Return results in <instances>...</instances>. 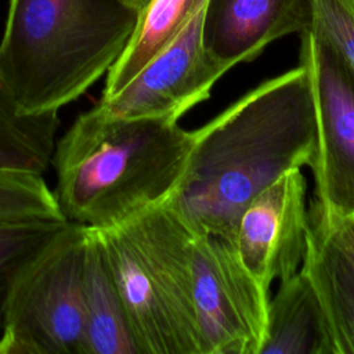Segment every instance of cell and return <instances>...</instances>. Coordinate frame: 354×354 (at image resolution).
<instances>
[{
    "label": "cell",
    "instance_id": "obj_1",
    "mask_svg": "<svg viewBox=\"0 0 354 354\" xmlns=\"http://www.w3.org/2000/svg\"><path fill=\"white\" fill-rule=\"evenodd\" d=\"M315 149L311 80L299 62L192 130L188 169L174 201L196 232L234 239L253 196L285 171L310 167Z\"/></svg>",
    "mask_w": 354,
    "mask_h": 354
},
{
    "label": "cell",
    "instance_id": "obj_2",
    "mask_svg": "<svg viewBox=\"0 0 354 354\" xmlns=\"http://www.w3.org/2000/svg\"><path fill=\"white\" fill-rule=\"evenodd\" d=\"M191 151L192 131L178 122L118 116L98 101L57 140L53 192L66 221L112 228L173 195Z\"/></svg>",
    "mask_w": 354,
    "mask_h": 354
},
{
    "label": "cell",
    "instance_id": "obj_3",
    "mask_svg": "<svg viewBox=\"0 0 354 354\" xmlns=\"http://www.w3.org/2000/svg\"><path fill=\"white\" fill-rule=\"evenodd\" d=\"M140 8L123 0H10L0 77L29 112H58L106 76Z\"/></svg>",
    "mask_w": 354,
    "mask_h": 354
},
{
    "label": "cell",
    "instance_id": "obj_4",
    "mask_svg": "<svg viewBox=\"0 0 354 354\" xmlns=\"http://www.w3.org/2000/svg\"><path fill=\"white\" fill-rule=\"evenodd\" d=\"M97 232L140 354H205L192 289L195 231L174 196Z\"/></svg>",
    "mask_w": 354,
    "mask_h": 354
},
{
    "label": "cell",
    "instance_id": "obj_5",
    "mask_svg": "<svg viewBox=\"0 0 354 354\" xmlns=\"http://www.w3.org/2000/svg\"><path fill=\"white\" fill-rule=\"evenodd\" d=\"M87 228L69 223L15 279L0 354H86L83 257Z\"/></svg>",
    "mask_w": 354,
    "mask_h": 354
},
{
    "label": "cell",
    "instance_id": "obj_6",
    "mask_svg": "<svg viewBox=\"0 0 354 354\" xmlns=\"http://www.w3.org/2000/svg\"><path fill=\"white\" fill-rule=\"evenodd\" d=\"M191 264L205 354H260L270 290L249 271L235 241L195 231Z\"/></svg>",
    "mask_w": 354,
    "mask_h": 354
},
{
    "label": "cell",
    "instance_id": "obj_7",
    "mask_svg": "<svg viewBox=\"0 0 354 354\" xmlns=\"http://www.w3.org/2000/svg\"><path fill=\"white\" fill-rule=\"evenodd\" d=\"M206 0H201L178 35L122 90L100 102L123 118L176 120L210 97L231 66L213 57L202 39Z\"/></svg>",
    "mask_w": 354,
    "mask_h": 354
},
{
    "label": "cell",
    "instance_id": "obj_8",
    "mask_svg": "<svg viewBox=\"0 0 354 354\" xmlns=\"http://www.w3.org/2000/svg\"><path fill=\"white\" fill-rule=\"evenodd\" d=\"M300 62L310 73L317 119L313 202L328 216L354 217V90L308 30L300 33Z\"/></svg>",
    "mask_w": 354,
    "mask_h": 354
},
{
    "label": "cell",
    "instance_id": "obj_9",
    "mask_svg": "<svg viewBox=\"0 0 354 354\" xmlns=\"http://www.w3.org/2000/svg\"><path fill=\"white\" fill-rule=\"evenodd\" d=\"M307 184L300 169H290L263 188L243 209L235 245L254 278L270 290L301 267L310 216Z\"/></svg>",
    "mask_w": 354,
    "mask_h": 354
},
{
    "label": "cell",
    "instance_id": "obj_10",
    "mask_svg": "<svg viewBox=\"0 0 354 354\" xmlns=\"http://www.w3.org/2000/svg\"><path fill=\"white\" fill-rule=\"evenodd\" d=\"M308 26V0H206L202 39L213 57L234 68Z\"/></svg>",
    "mask_w": 354,
    "mask_h": 354
},
{
    "label": "cell",
    "instance_id": "obj_11",
    "mask_svg": "<svg viewBox=\"0 0 354 354\" xmlns=\"http://www.w3.org/2000/svg\"><path fill=\"white\" fill-rule=\"evenodd\" d=\"M301 270L315 293L326 336L328 354H354V256L332 223L314 203Z\"/></svg>",
    "mask_w": 354,
    "mask_h": 354
},
{
    "label": "cell",
    "instance_id": "obj_12",
    "mask_svg": "<svg viewBox=\"0 0 354 354\" xmlns=\"http://www.w3.org/2000/svg\"><path fill=\"white\" fill-rule=\"evenodd\" d=\"M86 354H140L97 230L87 228L83 257Z\"/></svg>",
    "mask_w": 354,
    "mask_h": 354
},
{
    "label": "cell",
    "instance_id": "obj_13",
    "mask_svg": "<svg viewBox=\"0 0 354 354\" xmlns=\"http://www.w3.org/2000/svg\"><path fill=\"white\" fill-rule=\"evenodd\" d=\"M260 354H328L321 310L301 268L281 281L270 297Z\"/></svg>",
    "mask_w": 354,
    "mask_h": 354
},
{
    "label": "cell",
    "instance_id": "obj_14",
    "mask_svg": "<svg viewBox=\"0 0 354 354\" xmlns=\"http://www.w3.org/2000/svg\"><path fill=\"white\" fill-rule=\"evenodd\" d=\"M58 127V112L26 111L0 77V171L44 176Z\"/></svg>",
    "mask_w": 354,
    "mask_h": 354
},
{
    "label": "cell",
    "instance_id": "obj_15",
    "mask_svg": "<svg viewBox=\"0 0 354 354\" xmlns=\"http://www.w3.org/2000/svg\"><path fill=\"white\" fill-rule=\"evenodd\" d=\"M201 0H147L134 30L106 73L101 100L122 90L183 29Z\"/></svg>",
    "mask_w": 354,
    "mask_h": 354
},
{
    "label": "cell",
    "instance_id": "obj_16",
    "mask_svg": "<svg viewBox=\"0 0 354 354\" xmlns=\"http://www.w3.org/2000/svg\"><path fill=\"white\" fill-rule=\"evenodd\" d=\"M66 224V220L0 221V332L15 279Z\"/></svg>",
    "mask_w": 354,
    "mask_h": 354
},
{
    "label": "cell",
    "instance_id": "obj_17",
    "mask_svg": "<svg viewBox=\"0 0 354 354\" xmlns=\"http://www.w3.org/2000/svg\"><path fill=\"white\" fill-rule=\"evenodd\" d=\"M308 32L330 53L354 90V0H308Z\"/></svg>",
    "mask_w": 354,
    "mask_h": 354
},
{
    "label": "cell",
    "instance_id": "obj_18",
    "mask_svg": "<svg viewBox=\"0 0 354 354\" xmlns=\"http://www.w3.org/2000/svg\"><path fill=\"white\" fill-rule=\"evenodd\" d=\"M65 220L43 176L0 171V221Z\"/></svg>",
    "mask_w": 354,
    "mask_h": 354
},
{
    "label": "cell",
    "instance_id": "obj_19",
    "mask_svg": "<svg viewBox=\"0 0 354 354\" xmlns=\"http://www.w3.org/2000/svg\"><path fill=\"white\" fill-rule=\"evenodd\" d=\"M332 223L339 239L348 249V252L354 256V217H332L325 214Z\"/></svg>",
    "mask_w": 354,
    "mask_h": 354
},
{
    "label": "cell",
    "instance_id": "obj_20",
    "mask_svg": "<svg viewBox=\"0 0 354 354\" xmlns=\"http://www.w3.org/2000/svg\"><path fill=\"white\" fill-rule=\"evenodd\" d=\"M123 1H126L127 4H130L133 7H137V8H141L147 3V0H123Z\"/></svg>",
    "mask_w": 354,
    "mask_h": 354
}]
</instances>
